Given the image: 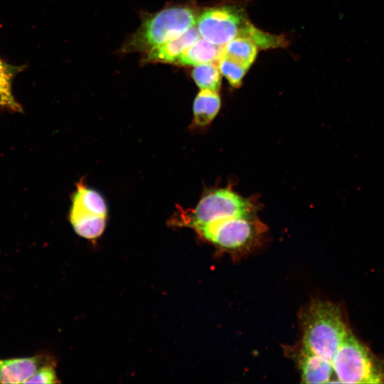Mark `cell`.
<instances>
[{
	"label": "cell",
	"mask_w": 384,
	"mask_h": 384,
	"mask_svg": "<svg viewBox=\"0 0 384 384\" xmlns=\"http://www.w3.org/2000/svg\"><path fill=\"white\" fill-rule=\"evenodd\" d=\"M199 38L200 33L193 26L177 38L149 49L146 60L151 62H176L181 53Z\"/></svg>",
	"instance_id": "8"
},
{
	"label": "cell",
	"mask_w": 384,
	"mask_h": 384,
	"mask_svg": "<svg viewBox=\"0 0 384 384\" xmlns=\"http://www.w3.org/2000/svg\"><path fill=\"white\" fill-rule=\"evenodd\" d=\"M14 71L11 65L0 59V105L18 111L21 107L15 100L11 92Z\"/></svg>",
	"instance_id": "17"
},
{
	"label": "cell",
	"mask_w": 384,
	"mask_h": 384,
	"mask_svg": "<svg viewBox=\"0 0 384 384\" xmlns=\"http://www.w3.org/2000/svg\"><path fill=\"white\" fill-rule=\"evenodd\" d=\"M252 203L233 190L218 188L201 198L193 209L181 212L182 225L196 230L210 223L237 215L254 214Z\"/></svg>",
	"instance_id": "4"
},
{
	"label": "cell",
	"mask_w": 384,
	"mask_h": 384,
	"mask_svg": "<svg viewBox=\"0 0 384 384\" xmlns=\"http://www.w3.org/2000/svg\"><path fill=\"white\" fill-rule=\"evenodd\" d=\"M221 106L218 92L201 90L193 102V122L198 127L208 125L216 117Z\"/></svg>",
	"instance_id": "11"
},
{
	"label": "cell",
	"mask_w": 384,
	"mask_h": 384,
	"mask_svg": "<svg viewBox=\"0 0 384 384\" xmlns=\"http://www.w3.org/2000/svg\"><path fill=\"white\" fill-rule=\"evenodd\" d=\"M53 363L46 354L0 359V383H25L41 366Z\"/></svg>",
	"instance_id": "7"
},
{
	"label": "cell",
	"mask_w": 384,
	"mask_h": 384,
	"mask_svg": "<svg viewBox=\"0 0 384 384\" xmlns=\"http://www.w3.org/2000/svg\"><path fill=\"white\" fill-rule=\"evenodd\" d=\"M263 230V225L255 213L226 218L196 230L206 240L230 252L250 247Z\"/></svg>",
	"instance_id": "5"
},
{
	"label": "cell",
	"mask_w": 384,
	"mask_h": 384,
	"mask_svg": "<svg viewBox=\"0 0 384 384\" xmlns=\"http://www.w3.org/2000/svg\"><path fill=\"white\" fill-rule=\"evenodd\" d=\"M58 379L53 363H47L40 368L28 378L25 383H57Z\"/></svg>",
	"instance_id": "19"
},
{
	"label": "cell",
	"mask_w": 384,
	"mask_h": 384,
	"mask_svg": "<svg viewBox=\"0 0 384 384\" xmlns=\"http://www.w3.org/2000/svg\"><path fill=\"white\" fill-rule=\"evenodd\" d=\"M302 381L304 383H327L334 372L331 362L302 346L299 358Z\"/></svg>",
	"instance_id": "9"
},
{
	"label": "cell",
	"mask_w": 384,
	"mask_h": 384,
	"mask_svg": "<svg viewBox=\"0 0 384 384\" xmlns=\"http://www.w3.org/2000/svg\"><path fill=\"white\" fill-rule=\"evenodd\" d=\"M331 364L343 383H384V364L349 331Z\"/></svg>",
	"instance_id": "2"
},
{
	"label": "cell",
	"mask_w": 384,
	"mask_h": 384,
	"mask_svg": "<svg viewBox=\"0 0 384 384\" xmlns=\"http://www.w3.org/2000/svg\"><path fill=\"white\" fill-rule=\"evenodd\" d=\"M257 48L250 39L238 36L223 46L222 53L249 68L256 58Z\"/></svg>",
	"instance_id": "13"
},
{
	"label": "cell",
	"mask_w": 384,
	"mask_h": 384,
	"mask_svg": "<svg viewBox=\"0 0 384 384\" xmlns=\"http://www.w3.org/2000/svg\"><path fill=\"white\" fill-rule=\"evenodd\" d=\"M194 12L186 7H171L146 19L132 36L125 48L132 50H149L177 38L196 24Z\"/></svg>",
	"instance_id": "3"
},
{
	"label": "cell",
	"mask_w": 384,
	"mask_h": 384,
	"mask_svg": "<svg viewBox=\"0 0 384 384\" xmlns=\"http://www.w3.org/2000/svg\"><path fill=\"white\" fill-rule=\"evenodd\" d=\"M192 77L201 90L218 92L221 85V78L218 67L213 62L196 65Z\"/></svg>",
	"instance_id": "15"
},
{
	"label": "cell",
	"mask_w": 384,
	"mask_h": 384,
	"mask_svg": "<svg viewBox=\"0 0 384 384\" xmlns=\"http://www.w3.org/2000/svg\"><path fill=\"white\" fill-rule=\"evenodd\" d=\"M303 347L331 362L349 330L336 304L312 302L302 315Z\"/></svg>",
	"instance_id": "1"
},
{
	"label": "cell",
	"mask_w": 384,
	"mask_h": 384,
	"mask_svg": "<svg viewBox=\"0 0 384 384\" xmlns=\"http://www.w3.org/2000/svg\"><path fill=\"white\" fill-rule=\"evenodd\" d=\"M73 205L95 215L105 217L107 215V205L102 196L82 183L78 186L73 196Z\"/></svg>",
	"instance_id": "14"
},
{
	"label": "cell",
	"mask_w": 384,
	"mask_h": 384,
	"mask_svg": "<svg viewBox=\"0 0 384 384\" xmlns=\"http://www.w3.org/2000/svg\"><path fill=\"white\" fill-rule=\"evenodd\" d=\"M220 73L234 87H239L248 68L235 60L223 54L218 59Z\"/></svg>",
	"instance_id": "18"
},
{
	"label": "cell",
	"mask_w": 384,
	"mask_h": 384,
	"mask_svg": "<svg viewBox=\"0 0 384 384\" xmlns=\"http://www.w3.org/2000/svg\"><path fill=\"white\" fill-rule=\"evenodd\" d=\"M242 36L250 39L257 48L265 49L282 48L288 43L284 37L262 31L250 23L245 28Z\"/></svg>",
	"instance_id": "16"
},
{
	"label": "cell",
	"mask_w": 384,
	"mask_h": 384,
	"mask_svg": "<svg viewBox=\"0 0 384 384\" xmlns=\"http://www.w3.org/2000/svg\"><path fill=\"white\" fill-rule=\"evenodd\" d=\"M250 22L245 14L233 6L211 8L198 19V30L203 38L218 46H224L236 37L242 36Z\"/></svg>",
	"instance_id": "6"
},
{
	"label": "cell",
	"mask_w": 384,
	"mask_h": 384,
	"mask_svg": "<svg viewBox=\"0 0 384 384\" xmlns=\"http://www.w3.org/2000/svg\"><path fill=\"white\" fill-rule=\"evenodd\" d=\"M222 46H216L204 38L198 39L186 49L176 62L182 65H198L218 60Z\"/></svg>",
	"instance_id": "12"
},
{
	"label": "cell",
	"mask_w": 384,
	"mask_h": 384,
	"mask_svg": "<svg viewBox=\"0 0 384 384\" xmlns=\"http://www.w3.org/2000/svg\"><path fill=\"white\" fill-rule=\"evenodd\" d=\"M105 216L95 215L72 205L70 220L75 233L86 239L100 237L106 225Z\"/></svg>",
	"instance_id": "10"
}]
</instances>
